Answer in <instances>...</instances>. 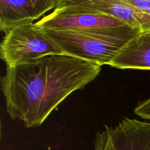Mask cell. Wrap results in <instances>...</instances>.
Instances as JSON below:
<instances>
[{"label": "cell", "instance_id": "cell-1", "mask_svg": "<svg viewBox=\"0 0 150 150\" xmlns=\"http://www.w3.org/2000/svg\"><path fill=\"white\" fill-rule=\"evenodd\" d=\"M100 71L98 64L64 54L7 66L1 78L6 111L27 128L38 127L67 97L93 81Z\"/></svg>", "mask_w": 150, "mask_h": 150}, {"label": "cell", "instance_id": "cell-2", "mask_svg": "<svg viewBox=\"0 0 150 150\" xmlns=\"http://www.w3.org/2000/svg\"><path fill=\"white\" fill-rule=\"evenodd\" d=\"M35 23L42 29L89 32L128 41L142 32L115 17L73 6L56 7Z\"/></svg>", "mask_w": 150, "mask_h": 150}, {"label": "cell", "instance_id": "cell-3", "mask_svg": "<svg viewBox=\"0 0 150 150\" xmlns=\"http://www.w3.org/2000/svg\"><path fill=\"white\" fill-rule=\"evenodd\" d=\"M65 55L101 66L109 65L130 41L99 34L42 29Z\"/></svg>", "mask_w": 150, "mask_h": 150}, {"label": "cell", "instance_id": "cell-4", "mask_svg": "<svg viewBox=\"0 0 150 150\" xmlns=\"http://www.w3.org/2000/svg\"><path fill=\"white\" fill-rule=\"evenodd\" d=\"M4 34L0 53L1 59L9 67L47 55L62 54L59 47L35 23L16 26Z\"/></svg>", "mask_w": 150, "mask_h": 150}, {"label": "cell", "instance_id": "cell-5", "mask_svg": "<svg viewBox=\"0 0 150 150\" xmlns=\"http://www.w3.org/2000/svg\"><path fill=\"white\" fill-rule=\"evenodd\" d=\"M94 146L95 150H150V122L125 117L97 133Z\"/></svg>", "mask_w": 150, "mask_h": 150}, {"label": "cell", "instance_id": "cell-6", "mask_svg": "<svg viewBox=\"0 0 150 150\" xmlns=\"http://www.w3.org/2000/svg\"><path fill=\"white\" fill-rule=\"evenodd\" d=\"M58 0H0V29L6 33L13 28L34 23L54 10Z\"/></svg>", "mask_w": 150, "mask_h": 150}, {"label": "cell", "instance_id": "cell-7", "mask_svg": "<svg viewBox=\"0 0 150 150\" xmlns=\"http://www.w3.org/2000/svg\"><path fill=\"white\" fill-rule=\"evenodd\" d=\"M73 6L120 19L142 32L150 30V16L136 10L125 0H58L56 7Z\"/></svg>", "mask_w": 150, "mask_h": 150}, {"label": "cell", "instance_id": "cell-8", "mask_svg": "<svg viewBox=\"0 0 150 150\" xmlns=\"http://www.w3.org/2000/svg\"><path fill=\"white\" fill-rule=\"evenodd\" d=\"M109 65L123 70H150V30L130 40Z\"/></svg>", "mask_w": 150, "mask_h": 150}, {"label": "cell", "instance_id": "cell-9", "mask_svg": "<svg viewBox=\"0 0 150 150\" xmlns=\"http://www.w3.org/2000/svg\"><path fill=\"white\" fill-rule=\"evenodd\" d=\"M136 10L150 16V0H125Z\"/></svg>", "mask_w": 150, "mask_h": 150}, {"label": "cell", "instance_id": "cell-10", "mask_svg": "<svg viewBox=\"0 0 150 150\" xmlns=\"http://www.w3.org/2000/svg\"><path fill=\"white\" fill-rule=\"evenodd\" d=\"M134 112L141 118L150 120V98L139 103L135 108Z\"/></svg>", "mask_w": 150, "mask_h": 150}]
</instances>
